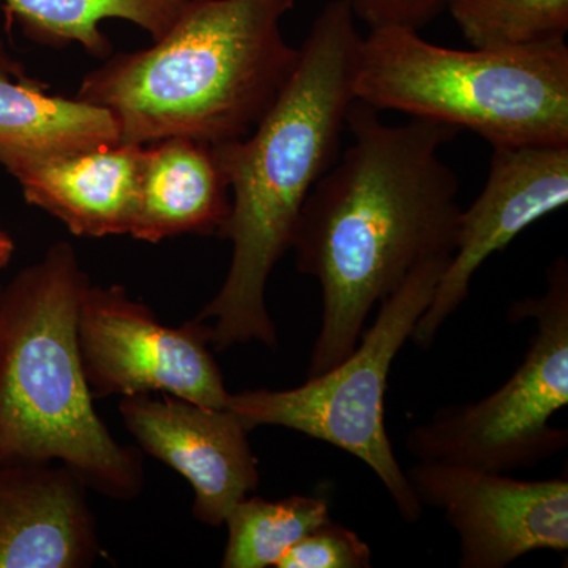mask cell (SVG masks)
Returning a JSON list of instances; mask_svg holds the SVG:
<instances>
[{
  "mask_svg": "<svg viewBox=\"0 0 568 568\" xmlns=\"http://www.w3.org/2000/svg\"><path fill=\"white\" fill-rule=\"evenodd\" d=\"M14 253V244L9 234L0 226V268L6 267L10 263Z\"/></svg>",
  "mask_w": 568,
  "mask_h": 568,
  "instance_id": "obj_22",
  "label": "cell"
},
{
  "mask_svg": "<svg viewBox=\"0 0 568 568\" xmlns=\"http://www.w3.org/2000/svg\"><path fill=\"white\" fill-rule=\"evenodd\" d=\"M230 215V183L215 145L190 138L142 145L132 237L151 244L182 234L223 237Z\"/></svg>",
  "mask_w": 568,
  "mask_h": 568,
  "instance_id": "obj_14",
  "label": "cell"
},
{
  "mask_svg": "<svg viewBox=\"0 0 568 568\" xmlns=\"http://www.w3.org/2000/svg\"><path fill=\"white\" fill-rule=\"evenodd\" d=\"M567 203L568 145L493 149L484 190L459 215L454 253L410 339L428 349L469 297L470 283L481 264L503 252L530 224Z\"/></svg>",
  "mask_w": 568,
  "mask_h": 568,
  "instance_id": "obj_10",
  "label": "cell"
},
{
  "mask_svg": "<svg viewBox=\"0 0 568 568\" xmlns=\"http://www.w3.org/2000/svg\"><path fill=\"white\" fill-rule=\"evenodd\" d=\"M0 293H2V286H0Z\"/></svg>",
  "mask_w": 568,
  "mask_h": 568,
  "instance_id": "obj_23",
  "label": "cell"
},
{
  "mask_svg": "<svg viewBox=\"0 0 568 568\" xmlns=\"http://www.w3.org/2000/svg\"><path fill=\"white\" fill-rule=\"evenodd\" d=\"M355 20L347 0L327 3L271 110L246 136L215 145L231 190L223 239L233 254L219 294L196 317L213 321L215 349L278 345L265 287L293 245L306 197L342 152L362 40Z\"/></svg>",
  "mask_w": 568,
  "mask_h": 568,
  "instance_id": "obj_2",
  "label": "cell"
},
{
  "mask_svg": "<svg viewBox=\"0 0 568 568\" xmlns=\"http://www.w3.org/2000/svg\"><path fill=\"white\" fill-rule=\"evenodd\" d=\"M369 29L420 28L446 10L447 0H347Z\"/></svg>",
  "mask_w": 568,
  "mask_h": 568,
  "instance_id": "obj_20",
  "label": "cell"
},
{
  "mask_svg": "<svg viewBox=\"0 0 568 568\" xmlns=\"http://www.w3.org/2000/svg\"><path fill=\"white\" fill-rule=\"evenodd\" d=\"M354 99L377 111L469 130L496 148L568 145V47L454 50L417 29H369Z\"/></svg>",
  "mask_w": 568,
  "mask_h": 568,
  "instance_id": "obj_5",
  "label": "cell"
},
{
  "mask_svg": "<svg viewBox=\"0 0 568 568\" xmlns=\"http://www.w3.org/2000/svg\"><path fill=\"white\" fill-rule=\"evenodd\" d=\"M89 280L65 242L22 268L0 293V463L61 462L114 499L142 489L133 450L93 407L78 315Z\"/></svg>",
  "mask_w": 568,
  "mask_h": 568,
  "instance_id": "obj_4",
  "label": "cell"
},
{
  "mask_svg": "<svg viewBox=\"0 0 568 568\" xmlns=\"http://www.w3.org/2000/svg\"><path fill=\"white\" fill-rule=\"evenodd\" d=\"M422 507L439 508L459 540V567L504 568L532 551L568 549L567 477L417 462L406 473Z\"/></svg>",
  "mask_w": 568,
  "mask_h": 568,
  "instance_id": "obj_9",
  "label": "cell"
},
{
  "mask_svg": "<svg viewBox=\"0 0 568 568\" xmlns=\"http://www.w3.org/2000/svg\"><path fill=\"white\" fill-rule=\"evenodd\" d=\"M0 73L10 74V77L17 78V80H28L21 63L11 58L2 43H0Z\"/></svg>",
  "mask_w": 568,
  "mask_h": 568,
  "instance_id": "obj_21",
  "label": "cell"
},
{
  "mask_svg": "<svg viewBox=\"0 0 568 568\" xmlns=\"http://www.w3.org/2000/svg\"><path fill=\"white\" fill-rule=\"evenodd\" d=\"M331 519L324 499L290 496L278 500L248 497L227 515L224 568L276 567L286 552Z\"/></svg>",
  "mask_w": 568,
  "mask_h": 568,
  "instance_id": "obj_17",
  "label": "cell"
},
{
  "mask_svg": "<svg viewBox=\"0 0 568 568\" xmlns=\"http://www.w3.org/2000/svg\"><path fill=\"white\" fill-rule=\"evenodd\" d=\"M119 409L142 450L192 485L193 515L203 525L223 526L235 504L260 487L250 429L227 407L140 394L123 396Z\"/></svg>",
  "mask_w": 568,
  "mask_h": 568,
  "instance_id": "obj_11",
  "label": "cell"
},
{
  "mask_svg": "<svg viewBox=\"0 0 568 568\" xmlns=\"http://www.w3.org/2000/svg\"><path fill=\"white\" fill-rule=\"evenodd\" d=\"M78 345L93 398L163 392L216 409L230 402L209 347L211 325L194 320L168 327L121 286H85Z\"/></svg>",
  "mask_w": 568,
  "mask_h": 568,
  "instance_id": "obj_8",
  "label": "cell"
},
{
  "mask_svg": "<svg viewBox=\"0 0 568 568\" xmlns=\"http://www.w3.org/2000/svg\"><path fill=\"white\" fill-rule=\"evenodd\" d=\"M547 291L508 308L514 324L534 321L521 364L503 387L469 405L440 407L410 429L406 450L418 462L507 473L532 467L567 447L551 425L568 403V263L547 272Z\"/></svg>",
  "mask_w": 568,
  "mask_h": 568,
  "instance_id": "obj_7",
  "label": "cell"
},
{
  "mask_svg": "<svg viewBox=\"0 0 568 568\" xmlns=\"http://www.w3.org/2000/svg\"><path fill=\"white\" fill-rule=\"evenodd\" d=\"M372 548L354 530L332 519L298 540L276 568H369Z\"/></svg>",
  "mask_w": 568,
  "mask_h": 568,
  "instance_id": "obj_19",
  "label": "cell"
},
{
  "mask_svg": "<svg viewBox=\"0 0 568 568\" xmlns=\"http://www.w3.org/2000/svg\"><path fill=\"white\" fill-rule=\"evenodd\" d=\"M473 48L530 50L566 43L568 0H447Z\"/></svg>",
  "mask_w": 568,
  "mask_h": 568,
  "instance_id": "obj_18",
  "label": "cell"
},
{
  "mask_svg": "<svg viewBox=\"0 0 568 568\" xmlns=\"http://www.w3.org/2000/svg\"><path fill=\"white\" fill-rule=\"evenodd\" d=\"M297 0H192L151 48L112 58L77 99L114 115L121 142L241 140L271 110L297 65L282 20Z\"/></svg>",
  "mask_w": 568,
  "mask_h": 568,
  "instance_id": "obj_3",
  "label": "cell"
},
{
  "mask_svg": "<svg viewBox=\"0 0 568 568\" xmlns=\"http://www.w3.org/2000/svg\"><path fill=\"white\" fill-rule=\"evenodd\" d=\"M121 142L104 108L48 95L31 80L0 73V164L65 155Z\"/></svg>",
  "mask_w": 568,
  "mask_h": 568,
  "instance_id": "obj_15",
  "label": "cell"
},
{
  "mask_svg": "<svg viewBox=\"0 0 568 568\" xmlns=\"http://www.w3.org/2000/svg\"><path fill=\"white\" fill-rule=\"evenodd\" d=\"M26 32L50 43H78L93 55L111 50L100 31L106 20L133 22L153 40L182 17L192 0H3Z\"/></svg>",
  "mask_w": 568,
  "mask_h": 568,
  "instance_id": "obj_16",
  "label": "cell"
},
{
  "mask_svg": "<svg viewBox=\"0 0 568 568\" xmlns=\"http://www.w3.org/2000/svg\"><path fill=\"white\" fill-rule=\"evenodd\" d=\"M346 130L353 140L306 197L291 245L323 301L308 377L354 349L373 310L414 267L452 256L463 211L457 174L440 159L457 129L422 119L388 125L354 100Z\"/></svg>",
  "mask_w": 568,
  "mask_h": 568,
  "instance_id": "obj_1",
  "label": "cell"
},
{
  "mask_svg": "<svg viewBox=\"0 0 568 568\" xmlns=\"http://www.w3.org/2000/svg\"><path fill=\"white\" fill-rule=\"evenodd\" d=\"M142 145L115 142L6 166L24 200L80 237L130 234L140 194Z\"/></svg>",
  "mask_w": 568,
  "mask_h": 568,
  "instance_id": "obj_13",
  "label": "cell"
},
{
  "mask_svg": "<svg viewBox=\"0 0 568 568\" xmlns=\"http://www.w3.org/2000/svg\"><path fill=\"white\" fill-rule=\"evenodd\" d=\"M450 257L437 256L414 267L377 305L375 323L357 345L323 375L286 390L231 394L227 409L248 429L282 426L323 440L365 463L394 500L399 517L413 525L424 507L395 457L386 428L388 375L396 355L432 304Z\"/></svg>",
  "mask_w": 568,
  "mask_h": 568,
  "instance_id": "obj_6",
  "label": "cell"
},
{
  "mask_svg": "<svg viewBox=\"0 0 568 568\" xmlns=\"http://www.w3.org/2000/svg\"><path fill=\"white\" fill-rule=\"evenodd\" d=\"M85 484L67 466L0 463V568H80L100 552Z\"/></svg>",
  "mask_w": 568,
  "mask_h": 568,
  "instance_id": "obj_12",
  "label": "cell"
}]
</instances>
